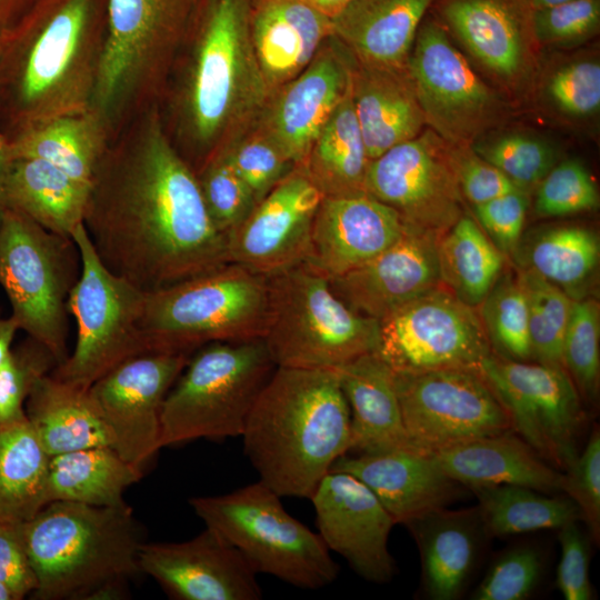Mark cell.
I'll list each match as a JSON object with an SVG mask.
<instances>
[{
    "label": "cell",
    "instance_id": "603a6c76",
    "mask_svg": "<svg viewBox=\"0 0 600 600\" xmlns=\"http://www.w3.org/2000/svg\"><path fill=\"white\" fill-rule=\"evenodd\" d=\"M440 237L404 228L384 251L341 276L328 279L353 311L380 321L406 303L441 287Z\"/></svg>",
    "mask_w": 600,
    "mask_h": 600
},
{
    "label": "cell",
    "instance_id": "be15d7a7",
    "mask_svg": "<svg viewBox=\"0 0 600 600\" xmlns=\"http://www.w3.org/2000/svg\"><path fill=\"white\" fill-rule=\"evenodd\" d=\"M328 18L332 19L352 0H303Z\"/></svg>",
    "mask_w": 600,
    "mask_h": 600
},
{
    "label": "cell",
    "instance_id": "f546056e",
    "mask_svg": "<svg viewBox=\"0 0 600 600\" xmlns=\"http://www.w3.org/2000/svg\"><path fill=\"white\" fill-rule=\"evenodd\" d=\"M336 371L350 412L349 452L416 450L402 422L394 372L376 351L362 354Z\"/></svg>",
    "mask_w": 600,
    "mask_h": 600
},
{
    "label": "cell",
    "instance_id": "f35d334b",
    "mask_svg": "<svg viewBox=\"0 0 600 600\" xmlns=\"http://www.w3.org/2000/svg\"><path fill=\"white\" fill-rule=\"evenodd\" d=\"M49 458L27 417L0 426V520L26 522L48 503Z\"/></svg>",
    "mask_w": 600,
    "mask_h": 600
},
{
    "label": "cell",
    "instance_id": "30bf717a",
    "mask_svg": "<svg viewBox=\"0 0 600 600\" xmlns=\"http://www.w3.org/2000/svg\"><path fill=\"white\" fill-rule=\"evenodd\" d=\"M261 481L226 494L193 497L189 503L204 526L232 543L254 571L300 589L332 583L339 566L319 533L293 518Z\"/></svg>",
    "mask_w": 600,
    "mask_h": 600
},
{
    "label": "cell",
    "instance_id": "cb8c5ba5",
    "mask_svg": "<svg viewBox=\"0 0 600 600\" xmlns=\"http://www.w3.org/2000/svg\"><path fill=\"white\" fill-rule=\"evenodd\" d=\"M398 213L368 193L324 197L304 263L328 279L368 262L403 233Z\"/></svg>",
    "mask_w": 600,
    "mask_h": 600
},
{
    "label": "cell",
    "instance_id": "f907efd6",
    "mask_svg": "<svg viewBox=\"0 0 600 600\" xmlns=\"http://www.w3.org/2000/svg\"><path fill=\"white\" fill-rule=\"evenodd\" d=\"M600 28V0H572L534 9L532 32L547 46H573L594 37Z\"/></svg>",
    "mask_w": 600,
    "mask_h": 600
},
{
    "label": "cell",
    "instance_id": "5b68a950",
    "mask_svg": "<svg viewBox=\"0 0 600 600\" xmlns=\"http://www.w3.org/2000/svg\"><path fill=\"white\" fill-rule=\"evenodd\" d=\"M23 539L40 600L120 599L140 572L143 543L127 504L52 501L23 522Z\"/></svg>",
    "mask_w": 600,
    "mask_h": 600
},
{
    "label": "cell",
    "instance_id": "9f6ffc18",
    "mask_svg": "<svg viewBox=\"0 0 600 600\" xmlns=\"http://www.w3.org/2000/svg\"><path fill=\"white\" fill-rule=\"evenodd\" d=\"M579 521L559 530L561 556L557 570V587L566 600H590L593 596L589 579V543Z\"/></svg>",
    "mask_w": 600,
    "mask_h": 600
},
{
    "label": "cell",
    "instance_id": "d590c367",
    "mask_svg": "<svg viewBox=\"0 0 600 600\" xmlns=\"http://www.w3.org/2000/svg\"><path fill=\"white\" fill-rule=\"evenodd\" d=\"M142 477V468L123 459L114 448L98 446L51 456L48 503L68 501L94 507L124 504V491Z\"/></svg>",
    "mask_w": 600,
    "mask_h": 600
},
{
    "label": "cell",
    "instance_id": "9c48e42d",
    "mask_svg": "<svg viewBox=\"0 0 600 600\" xmlns=\"http://www.w3.org/2000/svg\"><path fill=\"white\" fill-rule=\"evenodd\" d=\"M276 368L263 338L218 341L197 349L164 399L161 448L241 437Z\"/></svg>",
    "mask_w": 600,
    "mask_h": 600
},
{
    "label": "cell",
    "instance_id": "db71d44e",
    "mask_svg": "<svg viewBox=\"0 0 600 600\" xmlns=\"http://www.w3.org/2000/svg\"><path fill=\"white\" fill-rule=\"evenodd\" d=\"M548 93L564 113L588 117L600 108V64L593 60L572 62L550 79Z\"/></svg>",
    "mask_w": 600,
    "mask_h": 600
},
{
    "label": "cell",
    "instance_id": "680465c9",
    "mask_svg": "<svg viewBox=\"0 0 600 600\" xmlns=\"http://www.w3.org/2000/svg\"><path fill=\"white\" fill-rule=\"evenodd\" d=\"M453 158L460 191L472 206L520 190L500 170L473 151L453 150Z\"/></svg>",
    "mask_w": 600,
    "mask_h": 600
},
{
    "label": "cell",
    "instance_id": "4fadbf2b",
    "mask_svg": "<svg viewBox=\"0 0 600 600\" xmlns=\"http://www.w3.org/2000/svg\"><path fill=\"white\" fill-rule=\"evenodd\" d=\"M402 422L423 453L512 430L503 404L477 370L396 373Z\"/></svg>",
    "mask_w": 600,
    "mask_h": 600
},
{
    "label": "cell",
    "instance_id": "d4e9b609",
    "mask_svg": "<svg viewBox=\"0 0 600 600\" xmlns=\"http://www.w3.org/2000/svg\"><path fill=\"white\" fill-rule=\"evenodd\" d=\"M331 470L344 471L363 482L394 523L408 524L447 508L461 484L449 478L430 453L402 449L380 453H346Z\"/></svg>",
    "mask_w": 600,
    "mask_h": 600
},
{
    "label": "cell",
    "instance_id": "ee69618b",
    "mask_svg": "<svg viewBox=\"0 0 600 600\" xmlns=\"http://www.w3.org/2000/svg\"><path fill=\"white\" fill-rule=\"evenodd\" d=\"M562 366L580 397L594 399L600 377V307L593 298L573 300L562 342Z\"/></svg>",
    "mask_w": 600,
    "mask_h": 600
},
{
    "label": "cell",
    "instance_id": "681fc988",
    "mask_svg": "<svg viewBox=\"0 0 600 600\" xmlns=\"http://www.w3.org/2000/svg\"><path fill=\"white\" fill-rule=\"evenodd\" d=\"M599 192L587 167L577 159L556 163L536 188L540 217H563L596 210Z\"/></svg>",
    "mask_w": 600,
    "mask_h": 600
},
{
    "label": "cell",
    "instance_id": "484cf974",
    "mask_svg": "<svg viewBox=\"0 0 600 600\" xmlns=\"http://www.w3.org/2000/svg\"><path fill=\"white\" fill-rule=\"evenodd\" d=\"M529 0H433L432 13L489 71L518 77L533 38Z\"/></svg>",
    "mask_w": 600,
    "mask_h": 600
},
{
    "label": "cell",
    "instance_id": "ab89813d",
    "mask_svg": "<svg viewBox=\"0 0 600 600\" xmlns=\"http://www.w3.org/2000/svg\"><path fill=\"white\" fill-rule=\"evenodd\" d=\"M441 284L477 308L503 272L504 254L474 218L462 214L438 240Z\"/></svg>",
    "mask_w": 600,
    "mask_h": 600
},
{
    "label": "cell",
    "instance_id": "d6986e66",
    "mask_svg": "<svg viewBox=\"0 0 600 600\" xmlns=\"http://www.w3.org/2000/svg\"><path fill=\"white\" fill-rule=\"evenodd\" d=\"M323 198L304 171L296 167L228 237L229 262L267 277L304 262Z\"/></svg>",
    "mask_w": 600,
    "mask_h": 600
},
{
    "label": "cell",
    "instance_id": "e0dca14e",
    "mask_svg": "<svg viewBox=\"0 0 600 600\" xmlns=\"http://www.w3.org/2000/svg\"><path fill=\"white\" fill-rule=\"evenodd\" d=\"M407 72L426 122L452 146L471 141L498 113L494 94L430 11L419 26Z\"/></svg>",
    "mask_w": 600,
    "mask_h": 600
},
{
    "label": "cell",
    "instance_id": "11a10c76",
    "mask_svg": "<svg viewBox=\"0 0 600 600\" xmlns=\"http://www.w3.org/2000/svg\"><path fill=\"white\" fill-rule=\"evenodd\" d=\"M528 207V193L514 190L473 206V213L488 238L507 256L514 252L522 239Z\"/></svg>",
    "mask_w": 600,
    "mask_h": 600
},
{
    "label": "cell",
    "instance_id": "f6af8a7d",
    "mask_svg": "<svg viewBox=\"0 0 600 600\" xmlns=\"http://www.w3.org/2000/svg\"><path fill=\"white\" fill-rule=\"evenodd\" d=\"M472 151L527 193L537 188L557 163L556 152L549 143L522 133H507L479 141Z\"/></svg>",
    "mask_w": 600,
    "mask_h": 600
},
{
    "label": "cell",
    "instance_id": "e575fe53",
    "mask_svg": "<svg viewBox=\"0 0 600 600\" xmlns=\"http://www.w3.org/2000/svg\"><path fill=\"white\" fill-rule=\"evenodd\" d=\"M89 190L44 160L17 158L11 160L6 181L7 209L52 233L72 238L83 223Z\"/></svg>",
    "mask_w": 600,
    "mask_h": 600
},
{
    "label": "cell",
    "instance_id": "b9f144b4",
    "mask_svg": "<svg viewBox=\"0 0 600 600\" xmlns=\"http://www.w3.org/2000/svg\"><path fill=\"white\" fill-rule=\"evenodd\" d=\"M517 277L527 302L532 359L542 364L563 368L562 342L573 299L530 270L519 269Z\"/></svg>",
    "mask_w": 600,
    "mask_h": 600
},
{
    "label": "cell",
    "instance_id": "8992f818",
    "mask_svg": "<svg viewBox=\"0 0 600 600\" xmlns=\"http://www.w3.org/2000/svg\"><path fill=\"white\" fill-rule=\"evenodd\" d=\"M199 0H107V32L91 109L112 139L160 103Z\"/></svg>",
    "mask_w": 600,
    "mask_h": 600
},
{
    "label": "cell",
    "instance_id": "836d02e7",
    "mask_svg": "<svg viewBox=\"0 0 600 600\" xmlns=\"http://www.w3.org/2000/svg\"><path fill=\"white\" fill-rule=\"evenodd\" d=\"M110 140L91 108L36 122L9 138L11 159L44 160L88 188Z\"/></svg>",
    "mask_w": 600,
    "mask_h": 600
},
{
    "label": "cell",
    "instance_id": "277c9868",
    "mask_svg": "<svg viewBox=\"0 0 600 600\" xmlns=\"http://www.w3.org/2000/svg\"><path fill=\"white\" fill-rule=\"evenodd\" d=\"M241 437L259 481L281 498L309 499L350 450V412L337 371L277 367Z\"/></svg>",
    "mask_w": 600,
    "mask_h": 600
},
{
    "label": "cell",
    "instance_id": "7402d4cb",
    "mask_svg": "<svg viewBox=\"0 0 600 600\" xmlns=\"http://www.w3.org/2000/svg\"><path fill=\"white\" fill-rule=\"evenodd\" d=\"M139 569L174 600H258V573L227 539L204 528L181 542H143Z\"/></svg>",
    "mask_w": 600,
    "mask_h": 600
},
{
    "label": "cell",
    "instance_id": "7bdbcfd3",
    "mask_svg": "<svg viewBox=\"0 0 600 600\" xmlns=\"http://www.w3.org/2000/svg\"><path fill=\"white\" fill-rule=\"evenodd\" d=\"M479 307L493 353L516 361L531 360L528 309L517 273L502 272Z\"/></svg>",
    "mask_w": 600,
    "mask_h": 600
},
{
    "label": "cell",
    "instance_id": "94428289",
    "mask_svg": "<svg viewBox=\"0 0 600 600\" xmlns=\"http://www.w3.org/2000/svg\"><path fill=\"white\" fill-rule=\"evenodd\" d=\"M11 160L9 138L0 130V217L7 209L6 181Z\"/></svg>",
    "mask_w": 600,
    "mask_h": 600
},
{
    "label": "cell",
    "instance_id": "74e56055",
    "mask_svg": "<svg viewBox=\"0 0 600 600\" xmlns=\"http://www.w3.org/2000/svg\"><path fill=\"white\" fill-rule=\"evenodd\" d=\"M520 269L530 270L563 290L573 300L587 297L600 261L596 231L578 224L544 229L519 242ZM512 253V254H513Z\"/></svg>",
    "mask_w": 600,
    "mask_h": 600
},
{
    "label": "cell",
    "instance_id": "5bb4252c",
    "mask_svg": "<svg viewBox=\"0 0 600 600\" xmlns=\"http://www.w3.org/2000/svg\"><path fill=\"white\" fill-rule=\"evenodd\" d=\"M376 352L393 372L416 373L479 371L493 351L474 308L441 286L379 321Z\"/></svg>",
    "mask_w": 600,
    "mask_h": 600
},
{
    "label": "cell",
    "instance_id": "4316f807",
    "mask_svg": "<svg viewBox=\"0 0 600 600\" xmlns=\"http://www.w3.org/2000/svg\"><path fill=\"white\" fill-rule=\"evenodd\" d=\"M250 33L271 96L313 60L332 34L331 19L303 0H262L252 4Z\"/></svg>",
    "mask_w": 600,
    "mask_h": 600
},
{
    "label": "cell",
    "instance_id": "d6a6232c",
    "mask_svg": "<svg viewBox=\"0 0 600 600\" xmlns=\"http://www.w3.org/2000/svg\"><path fill=\"white\" fill-rule=\"evenodd\" d=\"M24 411L49 457L98 446L113 448L112 434L89 389L49 373L32 388Z\"/></svg>",
    "mask_w": 600,
    "mask_h": 600
},
{
    "label": "cell",
    "instance_id": "f1b7e54d",
    "mask_svg": "<svg viewBox=\"0 0 600 600\" xmlns=\"http://www.w3.org/2000/svg\"><path fill=\"white\" fill-rule=\"evenodd\" d=\"M432 2L352 0L331 19V36L361 64L404 70Z\"/></svg>",
    "mask_w": 600,
    "mask_h": 600
},
{
    "label": "cell",
    "instance_id": "6f0895ef",
    "mask_svg": "<svg viewBox=\"0 0 600 600\" xmlns=\"http://www.w3.org/2000/svg\"><path fill=\"white\" fill-rule=\"evenodd\" d=\"M22 527L23 522L0 520V582L9 589L14 600L33 594L37 589Z\"/></svg>",
    "mask_w": 600,
    "mask_h": 600
},
{
    "label": "cell",
    "instance_id": "8fae6325",
    "mask_svg": "<svg viewBox=\"0 0 600 600\" xmlns=\"http://www.w3.org/2000/svg\"><path fill=\"white\" fill-rule=\"evenodd\" d=\"M81 271L72 238L52 233L24 214L0 217V287L19 329L39 341L58 364L68 357V299Z\"/></svg>",
    "mask_w": 600,
    "mask_h": 600
},
{
    "label": "cell",
    "instance_id": "6da1fadb",
    "mask_svg": "<svg viewBox=\"0 0 600 600\" xmlns=\"http://www.w3.org/2000/svg\"><path fill=\"white\" fill-rule=\"evenodd\" d=\"M83 226L102 263L152 292L229 262L196 172L174 147L160 103L109 142L96 169Z\"/></svg>",
    "mask_w": 600,
    "mask_h": 600
},
{
    "label": "cell",
    "instance_id": "6125c7cd",
    "mask_svg": "<svg viewBox=\"0 0 600 600\" xmlns=\"http://www.w3.org/2000/svg\"><path fill=\"white\" fill-rule=\"evenodd\" d=\"M19 330L17 321L11 316L3 317L0 313V367L12 350L13 340Z\"/></svg>",
    "mask_w": 600,
    "mask_h": 600
},
{
    "label": "cell",
    "instance_id": "bcb514c9",
    "mask_svg": "<svg viewBox=\"0 0 600 600\" xmlns=\"http://www.w3.org/2000/svg\"><path fill=\"white\" fill-rule=\"evenodd\" d=\"M57 366L50 350L28 336L13 346L0 367V426L27 417L24 406L32 388Z\"/></svg>",
    "mask_w": 600,
    "mask_h": 600
},
{
    "label": "cell",
    "instance_id": "2e32d148",
    "mask_svg": "<svg viewBox=\"0 0 600 600\" xmlns=\"http://www.w3.org/2000/svg\"><path fill=\"white\" fill-rule=\"evenodd\" d=\"M433 130L370 161L366 193L393 209L406 227L441 237L463 214L453 149Z\"/></svg>",
    "mask_w": 600,
    "mask_h": 600
},
{
    "label": "cell",
    "instance_id": "7c38bea8",
    "mask_svg": "<svg viewBox=\"0 0 600 600\" xmlns=\"http://www.w3.org/2000/svg\"><path fill=\"white\" fill-rule=\"evenodd\" d=\"M72 239L81 258L80 276L68 299L77 338L72 352L51 374L89 389L122 361L146 352L141 318L147 292L102 263L83 223L76 229Z\"/></svg>",
    "mask_w": 600,
    "mask_h": 600
},
{
    "label": "cell",
    "instance_id": "83f0119b",
    "mask_svg": "<svg viewBox=\"0 0 600 600\" xmlns=\"http://www.w3.org/2000/svg\"><path fill=\"white\" fill-rule=\"evenodd\" d=\"M439 468L469 489L500 484L558 492L562 472L550 467L513 430L477 438L431 452Z\"/></svg>",
    "mask_w": 600,
    "mask_h": 600
},
{
    "label": "cell",
    "instance_id": "91938a15",
    "mask_svg": "<svg viewBox=\"0 0 600 600\" xmlns=\"http://www.w3.org/2000/svg\"><path fill=\"white\" fill-rule=\"evenodd\" d=\"M42 0H0V36L16 27Z\"/></svg>",
    "mask_w": 600,
    "mask_h": 600
},
{
    "label": "cell",
    "instance_id": "ac0fdd59",
    "mask_svg": "<svg viewBox=\"0 0 600 600\" xmlns=\"http://www.w3.org/2000/svg\"><path fill=\"white\" fill-rule=\"evenodd\" d=\"M191 354L143 352L131 357L90 388L113 438V448L142 468L161 448L164 399Z\"/></svg>",
    "mask_w": 600,
    "mask_h": 600
},
{
    "label": "cell",
    "instance_id": "3957f363",
    "mask_svg": "<svg viewBox=\"0 0 600 600\" xmlns=\"http://www.w3.org/2000/svg\"><path fill=\"white\" fill-rule=\"evenodd\" d=\"M107 0H42L0 36V130L91 108Z\"/></svg>",
    "mask_w": 600,
    "mask_h": 600
},
{
    "label": "cell",
    "instance_id": "9a60e30c",
    "mask_svg": "<svg viewBox=\"0 0 600 600\" xmlns=\"http://www.w3.org/2000/svg\"><path fill=\"white\" fill-rule=\"evenodd\" d=\"M479 371L507 410L512 430L541 458L564 470L578 454L584 422L581 397L567 371L493 352Z\"/></svg>",
    "mask_w": 600,
    "mask_h": 600
},
{
    "label": "cell",
    "instance_id": "c3c4849f",
    "mask_svg": "<svg viewBox=\"0 0 600 600\" xmlns=\"http://www.w3.org/2000/svg\"><path fill=\"white\" fill-rule=\"evenodd\" d=\"M217 152L246 182L257 202L296 168L254 124Z\"/></svg>",
    "mask_w": 600,
    "mask_h": 600
},
{
    "label": "cell",
    "instance_id": "1f68e13d",
    "mask_svg": "<svg viewBox=\"0 0 600 600\" xmlns=\"http://www.w3.org/2000/svg\"><path fill=\"white\" fill-rule=\"evenodd\" d=\"M421 556L422 584L432 600H453L473 570L482 521L478 508H442L406 524Z\"/></svg>",
    "mask_w": 600,
    "mask_h": 600
},
{
    "label": "cell",
    "instance_id": "816d5d0a",
    "mask_svg": "<svg viewBox=\"0 0 600 600\" xmlns=\"http://www.w3.org/2000/svg\"><path fill=\"white\" fill-rule=\"evenodd\" d=\"M542 571L540 553L517 547L500 556L473 592L474 600H523L536 588Z\"/></svg>",
    "mask_w": 600,
    "mask_h": 600
},
{
    "label": "cell",
    "instance_id": "ba28073f",
    "mask_svg": "<svg viewBox=\"0 0 600 600\" xmlns=\"http://www.w3.org/2000/svg\"><path fill=\"white\" fill-rule=\"evenodd\" d=\"M268 281L263 340L277 367L336 370L377 351L379 321L349 308L307 263Z\"/></svg>",
    "mask_w": 600,
    "mask_h": 600
},
{
    "label": "cell",
    "instance_id": "ffe728a7",
    "mask_svg": "<svg viewBox=\"0 0 600 600\" xmlns=\"http://www.w3.org/2000/svg\"><path fill=\"white\" fill-rule=\"evenodd\" d=\"M352 57L332 36L297 77L273 91L254 126L294 167L351 86Z\"/></svg>",
    "mask_w": 600,
    "mask_h": 600
},
{
    "label": "cell",
    "instance_id": "4dcf8cb0",
    "mask_svg": "<svg viewBox=\"0 0 600 600\" xmlns=\"http://www.w3.org/2000/svg\"><path fill=\"white\" fill-rule=\"evenodd\" d=\"M350 91L370 161L420 134L426 120L407 69L369 67L352 58Z\"/></svg>",
    "mask_w": 600,
    "mask_h": 600
},
{
    "label": "cell",
    "instance_id": "52a82bcc",
    "mask_svg": "<svg viewBox=\"0 0 600 600\" xmlns=\"http://www.w3.org/2000/svg\"><path fill=\"white\" fill-rule=\"evenodd\" d=\"M268 294L267 276L234 262L147 292L144 351L192 354L211 342L263 338Z\"/></svg>",
    "mask_w": 600,
    "mask_h": 600
},
{
    "label": "cell",
    "instance_id": "60d3db41",
    "mask_svg": "<svg viewBox=\"0 0 600 600\" xmlns=\"http://www.w3.org/2000/svg\"><path fill=\"white\" fill-rule=\"evenodd\" d=\"M479 501L483 529L492 536H510L541 529H560L582 521V513L568 496L549 497L514 484H500L472 490Z\"/></svg>",
    "mask_w": 600,
    "mask_h": 600
},
{
    "label": "cell",
    "instance_id": "f5cc1de1",
    "mask_svg": "<svg viewBox=\"0 0 600 600\" xmlns=\"http://www.w3.org/2000/svg\"><path fill=\"white\" fill-rule=\"evenodd\" d=\"M562 472L560 490L579 507L594 541L600 538V432L593 428L581 452Z\"/></svg>",
    "mask_w": 600,
    "mask_h": 600
},
{
    "label": "cell",
    "instance_id": "03108f58",
    "mask_svg": "<svg viewBox=\"0 0 600 600\" xmlns=\"http://www.w3.org/2000/svg\"><path fill=\"white\" fill-rule=\"evenodd\" d=\"M0 600H14L9 589L0 582Z\"/></svg>",
    "mask_w": 600,
    "mask_h": 600
},
{
    "label": "cell",
    "instance_id": "44dd1931",
    "mask_svg": "<svg viewBox=\"0 0 600 600\" xmlns=\"http://www.w3.org/2000/svg\"><path fill=\"white\" fill-rule=\"evenodd\" d=\"M319 536L362 579L384 583L396 567L388 548L396 524L374 493L352 474L330 470L309 498Z\"/></svg>",
    "mask_w": 600,
    "mask_h": 600
},
{
    "label": "cell",
    "instance_id": "e7e4bbea",
    "mask_svg": "<svg viewBox=\"0 0 600 600\" xmlns=\"http://www.w3.org/2000/svg\"><path fill=\"white\" fill-rule=\"evenodd\" d=\"M533 9H542V8H549L553 6H558L561 3H566L572 0H529Z\"/></svg>",
    "mask_w": 600,
    "mask_h": 600
},
{
    "label": "cell",
    "instance_id": "7a4b0ae2",
    "mask_svg": "<svg viewBox=\"0 0 600 600\" xmlns=\"http://www.w3.org/2000/svg\"><path fill=\"white\" fill-rule=\"evenodd\" d=\"M251 11V0H199L172 64L163 120L196 173L256 123L270 97L252 47Z\"/></svg>",
    "mask_w": 600,
    "mask_h": 600
},
{
    "label": "cell",
    "instance_id": "003e7915",
    "mask_svg": "<svg viewBox=\"0 0 600 600\" xmlns=\"http://www.w3.org/2000/svg\"><path fill=\"white\" fill-rule=\"evenodd\" d=\"M251 1H252V4H254V3H258V2H260L262 0H251Z\"/></svg>",
    "mask_w": 600,
    "mask_h": 600
},
{
    "label": "cell",
    "instance_id": "8d00e7d4",
    "mask_svg": "<svg viewBox=\"0 0 600 600\" xmlns=\"http://www.w3.org/2000/svg\"><path fill=\"white\" fill-rule=\"evenodd\" d=\"M369 163L349 90L299 167L324 197H350L366 193Z\"/></svg>",
    "mask_w": 600,
    "mask_h": 600
},
{
    "label": "cell",
    "instance_id": "7dc6e473",
    "mask_svg": "<svg viewBox=\"0 0 600 600\" xmlns=\"http://www.w3.org/2000/svg\"><path fill=\"white\" fill-rule=\"evenodd\" d=\"M196 174L208 212L217 229L228 239L252 211L257 200L219 152Z\"/></svg>",
    "mask_w": 600,
    "mask_h": 600
}]
</instances>
